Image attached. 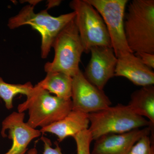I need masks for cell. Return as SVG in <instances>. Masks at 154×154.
<instances>
[{
	"instance_id": "obj_10",
	"label": "cell",
	"mask_w": 154,
	"mask_h": 154,
	"mask_svg": "<svg viewBox=\"0 0 154 154\" xmlns=\"http://www.w3.org/2000/svg\"><path fill=\"white\" fill-rule=\"evenodd\" d=\"M91 58L84 75L91 84L103 90L107 82L114 77L117 58L112 48L97 46L90 50Z\"/></svg>"
},
{
	"instance_id": "obj_13",
	"label": "cell",
	"mask_w": 154,
	"mask_h": 154,
	"mask_svg": "<svg viewBox=\"0 0 154 154\" xmlns=\"http://www.w3.org/2000/svg\"><path fill=\"white\" fill-rule=\"evenodd\" d=\"M90 120L88 114L72 110L62 119L42 128V133H49L55 135L59 143L69 137H73L79 133L88 129Z\"/></svg>"
},
{
	"instance_id": "obj_1",
	"label": "cell",
	"mask_w": 154,
	"mask_h": 154,
	"mask_svg": "<svg viewBox=\"0 0 154 154\" xmlns=\"http://www.w3.org/2000/svg\"><path fill=\"white\" fill-rule=\"evenodd\" d=\"M128 45L133 53L154 54V1L133 0L124 21Z\"/></svg>"
},
{
	"instance_id": "obj_5",
	"label": "cell",
	"mask_w": 154,
	"mask_h": 154,
	"mask_svg": "<svg viewBox=\"0 0 154 154\" xmlns=\"http://www.w3.org/2000/svg\"><path fill=\"white\" fill-rule=\"evenodd\" d=\"M74 19L54 38L52 45L54 58L45 65L46 72H60L73 78L79 72V64L85 50Z\"/></svg>"
},
{
	"instance_id": "obj_3",
	"label": "cell",
	"mask_w": 154,
	"mask_h": 154,
	"mask_svg": "<svg viewBox=\"0 0 154 154\" xmlns=\"http://www.w3.org/2000/svg\"><path fill=\"white\" fill-rule=\"evenodd\" d=\"M33 5L22 8L18 14L9 19L8 27L14 29L25 25H29L37 30L41 36V57L46 58L49 54L56 36L69 22L74 19L73 11L57 17H53L44 10L38 13L34 12Z\"/></svg>"
},
{
	"instance_id": "obj_20",
	"label": "cell",
	"mask_w": 154,
	"mask_h": 154,
	"mask_svg": "<svg viewBox=\"0 0 154 154\" xmlns=\"http://www.w3.org/2000/svg\"><path fill=\"white\" fill-rule=\"evenodd\" d=\"M134 55L142 63L149 68H154V54L144 52L134 53Z\"/></svg>"
},
{
	"instance_id": "obj_17",
	"label": "cell",
	"mask_w": 154,
	"mask_h": 154,
	"mask_svg": "<svg viewBox=\"0 0 154 154\" xmlns=\"http://www.w3.org/2000/svg\"><path fill=\"white\" fill-rule=\"evenodd\" d=\"M77 147V154H91L90 146L93 141L89 128L81 131L73 137Z\"/></svg>"
},
{
	"instance_id": "obj_8",
	"label": "cell",
	"mask_w": 154,
	"mask_h": 154,
	"mask_svg": "<svg viewBox=\"0 0 154 154\" xmlns=\"http://www.w3.org/2000/svg\"><path fill=\"white\" fill-rule=\"evenodd\" d=\"M72 110L90 114L110 106L112 103L103 90L87 80L81 70L72 78Z\"/></svg>"
},
{
	"instance_id": "obj_12",
	"label": "cell",
	"mask_w": 154,
	"mask_h": 154,
	"mask_svg": "<svg viewBox=\"0 0 154 154\" xmlns=\"http://www.w3.org/2000/svg\"><path fill=\"white\" fill-rule=\"evenodd\" d=\"M115 77H123L137 86L153 85L154 72L142 63L134 54L129 53L117 58Z\"/></svg>"
},
{
	"instance_id": "obj_2",
	"label": "cell",
	"mask_w": 154,
	"mask_h": 154,
	"mask_svg": "<svg viewBox=\"0 0 154 154\" xmlns=\"http://www.w3.org/2000/svg\"><path fill=\"white\" fill-rule=\"evenodd\" d=\"M26 97L25 102L18 105L17 110L21 113L28 110L27 122L36 129L62 119L72 109L71 99L65 100L53 96L37 84Z\"/></svg>"
},
{
	"instance_id": "obj_14",
	"label": "cell",
	"mask_w": 154,
	"mask_h": 154,
	"mask_svg": "<svg viewBox=\"0 0 154 154\" xmlns=\"http://www.w3.org/2000/svg\"><path fill=\"white\" fill-rule=\"evenodd\" d=\"M128 106L137 115L146 118L154 125V86L142 87L131 94Z\"/></svg>"
},
{
	"instance_id": "obj_4",
	"label": "cell",
	"mask_w": 154,
	"mask_h": 154,
	"mask_svg": "<svg viewBox=\"0 0 154 154\" xmlns=\"http://www.w3.org/2000/svg\"><path fill=\"white\" fill-rule=\"evenodd\" d=\"M89 128L93 140L104 135L123 133L152 125L146 119L137 115L127 105L118 104L88 114Z\"/></svg>"
},
{
	"instance_id": "obj_7",
	"label": "cell",
	"mask_w": 154,
	"mask_h": 154,
	"mask_svg": "<svg viewBox=\"0 0 154 154\" xmlns=\"http://www.w3.org/2000/svg\"><path fill=\"white\" fill-rule=\"evenodd\" d=\"M102 16L116 57L133 53L128 45L124 31L127 0H87Z\"/></svg>"
},
{
	"instance_id": "obj_15",
	"label": "cell",
	"mask_w": 154,
	"mask_h": 154,
	"mask_svg": "<svg viewBox=\"0 0 154 154\" xmlns=\"http://www.w3.org/2000/svg\"><path fill=\"white\" fill-rule=\"evenodd\" d=\"M37 85L59 98L65 100L71 99L72 78L63 73L48 72L44 79Z\"/></svg>"
},
{
	"instance_id": "obj_19",
	"label": "cell",
	"mask_w": 154,
	"mask_h": 154,
	"mask_svg": "<svg viewBox=\"0 0 154 154\" xmlns=\"http://www.w3.org/2000/svg\"><path fill=\"white\" fill-rule=\"evenodd\" d=\"M41 140L44 144V152L43 154H64L62 152L61 149L57 142L55 143V147L53 148L51 140L48 138L42 136ZM38 152L36 147L30 149L26 154H37Z\"/></svg>"
},
{
	"instance_id": "obj_11",
	"label": "cell",
	"mask_w": 154,
	"mask_h": 154,
	"mask_svg": "<svg viewBox=\"0 0 154 154\" xmlns=\"http://www.w3.org/2000/svg\"><path fill=\"white\" fill-rule=\"evenodd\" d=\"M154 127L137 128L123 133L104 135L95 140L91 154H128L142 137L152 133Z\"/></svg>"
},
{
	"instance_id": "obj_16",
	"label": "cell",
	"mask_w": 154,
	"mask_h": 154,
	"mask_svg": "<svg viewBox=\"0 0 154 154\" xmlns=\"http://www.w3.org/2000/svg\"><path fill=\"white\" fill-rule=\"evenodd\" d=\"M33 86L30 82L24 84H12L6 83L0 76V98L5 103L6 108L11 110L14 107L13 100L19 94L28 96Z\"/></svg>"
},
{
	"instance_id": "obj_6",
	"label": "cell",
	"mask_w": 154,
	"mask_h": 154,
	"mask_svg": "<svg viewBox=\"0 0 154 154\" xmlns=\"http://www.w3.org/2000/svg\"><path fill=\"white\" fill-rule=\"evenodd\" d=\"M69 5L75 13V23L85 52L89 53L94 46L112 48L105 22L93 6L87 0H73L70 2Z\"/></svg>"
},
{
	"instance_id": "obj_18",
	"label": "cell",
	"mask_w": 154,
	"mask_h": 154,
	"mask_svg": "<svg viewBox=\"0 0 154 154\" xmlns=\"http://www.w3.org/2000/svg\"><path fill=\"white\" fill-rule=\"evenodd\" d=\"M149 135L144 136L140 139L128 154H154V143Z\"/></svg>"
},
{
	"instance_id": "obj_9",
	"label": "cell",
	"mask_w": 154,
	"mask_h": 154,
	"mask_svg": "<svg viewBox=\"0 0 154 154\" xmlns=\"http://www.w3.org/2000/svg\"><path fill=\"white\" fill-rule=\"evenodd\" d=\"M25 117L24 112H14L2 122L1 135L12 141L11 149L4 154H26L31 141L41 136L40 130L24 122Z\"/></svg>"
}]
</instances>
